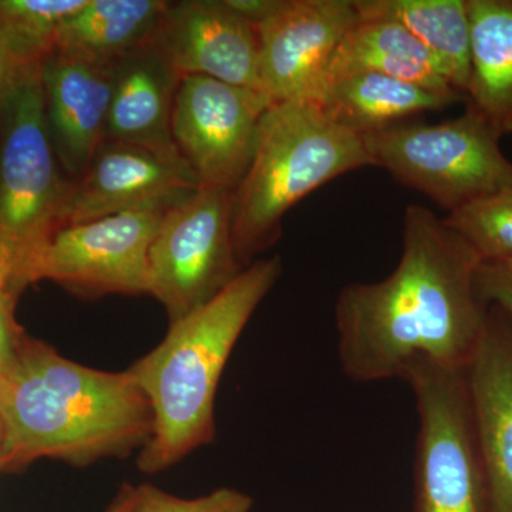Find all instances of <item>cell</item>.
<instances>
[{
    "label": "cell",
    "instance_id": "6da1fadb",
    "mask_svg": "<svg viewBox=\"0 0 512 512\" xmlns=\"http://www.w3.org/2000/svg\"><path fill=\"white\" fill-rule=\"evenodd\" d=\"M481 262L444 218L409 205L392 274L346 285L336 299L343 375L369 384L402 380L416 363L466 370L488 320L477 288Z\"/></svg>",
    "mask_w": 512,
    "mask_h": 512
},
{
    "label": "cell",
    "instance_id": "7a4b0ae2",
    "mask_svg": "<svg viewBox=\"0 0 512 512\" xmlns=\"http://www.w3.org/2000/svg\"><path fill=\"white\" fill-rule=\"evenodd\" d=\"M0 470L57 458L86 466L143 448L153 410L130 372H104L66 359L26 336L0 375Z\"/></svg>",
    "mask_w": 512,
    "mask_h": 512
},
{
    "label": "cell",
    "instance_id": "3957f363",
    "mask_svg": "<svg viewBox=\"0 0 512 512\" xmlns=\"http://www.w3.org/2000/svg\"><path fill=\"white\" fill-rule=\"evenodd\" d=\"M282 274L279 256L256 259L210 302L170 323L156 349L134 363L153 410L138 467L154 474L215 439V397L239 336Z\"/></svg>",
    "mask_w": 512,
    "mask_h": 512
},
{
    "label": "cell",
    "instance_id": "277c9868",
    "mask_svg": "<svg viewBox=\"0 0 512 512\" xmlns=\"http://www.w3.org/2000/svg\"><path fill=\"white\" fill-rule=\"evenodd\" d=\"M373 167L362 136L340 126L313 99L272 103L254 156L235 190V252L244 268L274 245L282 220L303 198L335 178Z\"/></svg>",
    "mask_w": 512,
    "mask_h": 512
},
{
    "label": "cell",
    "instance_id": "5b68a950",
    "mask_svg": "<svg viewBox=\"0 0 512 512\" xmlns=\"http://www.w3.org/2000/svg\"><path fill=\"white\" fill-rule=\"evenodd\" d=\"M501 137L471 106L443 123L409 120L362 136L373 167L448 214L512 184V163L501 150Z\"/></svg>",
    "mask_w": 512,
    "mask_h": 512
},
{
    "label": "cell",
    "instance_id": "8992f818",
    "mask_svg": "<svg viewBox=\"0 0 512 512\" xmlns=\"http://www.w3.org/2000/svg\"><path fill=\"white\" fill-rule=\"evenodd\" d=\"M60 165L37 64L0 104V238L18 256L25 288L36 256L62 227L73 180Z\"/></svg>",
    "mask_w": 512,
    "mask_h": 512
},
{
    "label": "cell",
    "instance_id": "52a82bcc",
    "mask_svg": "<svg viewBox=\"0 0 512 512\" xmlns=\"http://www.w3.org/2000/svg\"><path fill=\"white\" fill-rule=\"evenodd\" d=\"M402 380L419 419L414 512H487L466 370L416 363Z\"/></svg>",
    "mask_w": 512,
    "mask_h": 512
},
{
    "label": "cell",
    "instance_id": "ba28073f",
    "mask_svg": "<svg viewBox=\"0 0 512 512\" xmlns=\"http://www.w3.org/2000/svg\"><path fill=\"white\" fill-rule=\"evenodd\" d=\"M235 191L200 187L164 212L148 255V295L170 323L214 299L242 271L232 237Z\"/></svg>",
    "mask_w": 512,
    "mask_h": 512
},
{
    "label": "cell",
    "instance_id": "9c48e42d",
    "mask_svg": "<svg viewBox=\"0 0 512 512\" xmlns=\"http://www.w3.org/2000/svg\"><path fill=\"white\" fill-rule=\"evenodd\" d=\"M165 211L144 208L64 225L36 256L30 285L52 281L86 298L148 293V255Z\"/></svg>",
    "mask_w": 512,
    "mask_h": 512
},
{
    "label": "cell",
    "instance_id": "30bf717a",
    "mask_svg": "<svg viewBox=\"0 0 512 512\" xmlns=\"http://www.w3.org/2000/svg\"><path fill=\"white\" fill-rule=\"evenodd\" d=\"M271 104L258 90L210 77H181L171 134L201 187L237 190L254 156L259 123Z\"/></svg>",
    "mask_w": 512,
    "mask_h": 512
},
{
    "label": "cell",
    "instance_id": "8fae6325",
    "mask_svg": "<svg viewBox=\"0 0 512 512\" xmlns=\"http://www.w3.org/2000/svg\"><path fill=\"white\" fill-rule=\"evenodd\" d=\"M357 20L355 0H279L256 26L261 92L272 103L311 99Z\"/></svg>",
    "mask_w": 512,
    "mask_h": 512
},
{
    "label": "cell",
    "instance_id": "7c38bea8",
    "mask_svg": "<svg viewBox=\"0 0 512 512\" xmlns=\"http://www.w3.org/2000/svg\"><path fill=\"white\" fill-rule=\"evenodd\" d=\"M200 187L177 148L104 141L86 171L73 180L62 227L121 212L168 208Z\"/></svg>",
    "mask_w": 512,
    "mask_h": 512
},
{
    "label": "cell",
    "instance_id": "4fadbf2b",
    "mask_svg": "<svg viewBox=\"0 0 512 512\" xmlns=\"http://www.w3.org/2000/svg\"><path fill=\"white\" fill-rule=\"evenodd\" d=\"M151 43L180 77L261 92L258 29L224 0L168 3Z\"/></svg>",
    "mask_w": 512,
    "mask_h": 512
},
{
    "label": "cell",
    "instance_id": "5bb4252c",
    "mask_svg": "<svg viewBox=\"0 0 512 512\" xmlns=\"http://www.w3.org/2000/svg\"><path fill=\"white\" fill-rule=\"evenodd\" d=\"M466 377L487 512H512V326L494 306Z\"/></svg>",
    "mask_w": 512,
    "mask_h": 512
},
{
    "label": "cell",
    "instance_id": "9a60e30c",
    "mask_svg": "<svg viewBox=\"0 0 512 512\" xmlns=\"http://www.w3.org/2000/svg\"><path fill=\"white\" fill-rule=\"evenodd\" d=\"M116 63L53 52L40 63L47 126L64 170L73 180L104 143Z\"/></svg>",
    "mask_w": 512,
    "mask_h": 512
},
{
    "label": "cell",
    "instance_id": "2e32d148",
    "mask_svg": "<svg viewBox=\"0 0 512 512\" xmlns=\"http://www.w3.org/2000/svg\"><path fill=\"white\" fill-rule=\"evenodd\" d=\"M180 80L153 43L121 57L114 72L104 141L177 148L171 114Z\"/></svg>",
    "mask_w": 512,
    "mask_h": 512
},
{
    "label": "cell",
    "instance_id": "e0dca14e",
    "mask_svg": "<svg viewBox=\"0 0 512 512\" xmlns=\"http://www.w3.org/2000/svg\"><path fill=\"white\" fill-rule=\"evenodd\" d=\"M311 99L318 101L340 126L365 136L409 121L426 111L446 109L463 97L366 72L329 80Z\"/></svg>",
    "mask_w": 512,
    "mask_h": 512
},
{
    "label": "cell",
    "instance_id": "ac0fdd59",
    "mask_svg": "<svg viewBox=\"0 0 512 512\" xmlns=\"http://www.w3.org/2000/svg\"><path fill=\"white\" fill-rule=\"evenodd\" d=\"M366 72L384 74L464 99L448 82L429 49L409 30L389 20L359 18L336 50L320 87L346 74Z\"/></svg>",
    "mask_w": 512,
    "mask_h": 512
},
{
    "label": "cell",
    "instance_id": "d6986e66",
    "mask_svg": "<svg viewBox=\"0 0 512 512\" xmlns=\"http://www.w3.org/2000/svg\"><path fill=\"white\" fill-rule=\"evenodd\" d=\"M471 29L468 106L512 133V0H467Z\"/></svg>",
    "mask_w": 512,
    "mask_h": 512
},
{
    "label": "cell",
    "instance_id": "ffe728a7",
    "mask_svg": "<svg viewBox=\"0 0 512 512\" xmlns=\"http://www.w3.org/2000/svg\"><path fill=\"white\" fill-rule=\"evenodd\" d=\"M168 3L164 0H86L64 23L55 52L117 63L153 42Z\"/></svg>",
    "mask_w": 512,
    "mask_h": 512
},
{
    "label": "cell",
    "instance_id": "44dd1931",
    "mask_svg": "<svg viewBox=\"0 0 512 512\" xmlns=\"http://www.w3.org/2000/svg\"><path fill=\"white\" fill-rule=\"evenodd\" d=\"M355 6L360 19L389 20L409 30L466 99L471 77L467 0H355Z\"/></svg>",
    "mask_w": 512,
    "mask_h": 512
},
{
    "label": "cell",
    "instance_id": "7402d4cb",
    "mask_svg": "<svg viewBox=\"0 0 512 512\" xmlns=\"http://www.w3.org/2000/svg\"><path fill=\"white\" fill-rule=\"evenodd\" d=\"M86 0H0V42L22 66L52 55L66 20Z\"/></svg>",
    "mask_w": 512,
    "mask_h": 512
},
{
    "label": "cell",
    "instance_id": "603a6c76",
    "mask_svg": "<svg viewBox=\"0 0 512 512\" xmlns=\"http://www.w3.org/2000/svg\"><path fill=\"white\" fill-rule=\"evenodd\" d=\"M444 220L466 239L481 261H512V184L451 212Z\"/></svg>",
    "mask_w": 512,
    "mask_h": 512
},
{
    "label": "cell",
    "instance_id": "cb8c5ba5",
    "mask_svg": "<svg viewBox=\"0 0 512 512\" xmlns=\"http://www.w3.org/2000/svg\"><path fill=\"white\" fill-rule=\"evenodd\" d=\"M254 500L235 488H218L197 498H180L151 484L137 485L131 512H252Z\"/></svg>",
    "mask_w": 512,
    "mask_h": 512
},
{
    "label": "cell",
    "instance_id": "d4e9b609",
    "mask_svg": "<svg viewBox=\"0 0 512 512\" xmlns=\"http://www.w3.org/2000/svg\"><path fill=\"white\" fill-rule=\"evenodd\" d=\"M477 288L485 305L491 303L512 326V266L504 262H481Z\"/></svg>",
    "mask_w": 512,
    "mask_h": 512
},
{
    "label": "cell",
    "instance_id": "484cf974",
    "mask_svg": "<svg viewBox=\"0 0 512 512\" xmlns=\"http://www.w3.org/2000/svg\"><path fill=\"white\" fill-rule=\"evenodd\" d=\"M15 306L12 299H0V375L12 365L26 339L16 322Z\"/></svg>",
    "mask_w": 512,
    "mask_h": 512
},
{
    "label": "cell",
    "instance_id": "4316f807",
    "mask_svg": "<svg viewBox=\"0 0 512 512\" xmlns=\"http://www.w3.org/2000/svg\"><path fill=\"white\" fill-rule=\"evenodd\" d=\"M18 256L5 239L0 238V299L18 302L25 291Z\"/></svg>",
    "mask_w": 512,
    "mask_h": 512
},
{
    "label": "cell",
    "instance_id": "83f0119b",
    "mask_svg": "<svg viewBox=\"0 0 512 512\" xmlns=\"http://www.w3.org/2000/svg\"><path fill=\"white\" fill-rule=\"evenodd\" d=\"M33 67V66H32ZM30 67L22 66L0 42V104L13 92Z\"/></svg>",
    "mask_w": 512,
    "mask_h": 512
},
{
    "label": "cell",
    "instance_id": "f1b7e54d",
    "mask_svg": "<svg viewBox=\"0 0 512 512\" xmlns=\"http://www.w3.org/2000/svg\"><path fill=\"white\" fill-rule=\"evenodd\" d=\"M224 2L242 18L258 26L274 12L279 0H224Z\"/></svg>",
    "mask_w": 512,
    "mask_h": 512
},
{
    "label": "cell",
    "instance_id": "f546056e",
    "mask_svg": "<svg viewBox=\"0 0 512 512\" xmlns=\"http://www.w3.org/2000/svg\"><path fill=\"white\" fill-rule=\"evenodd\" d=\"M134 485H123L119 494L114 497L113 503L107 508L106 512H131L134 501Z\"/></svg>",
    "mask_w": 512,
    "mask_h": 512
},
{
    "label": "cell",
    "instance_id": "4dcf8cb0",
    "mask_svg": "<svg viewBox=\"0 0 512 512\" xmlns=\"http://www.w3.org/2000/svg\"><path fill=\"white\" fill-rule=\"evenodd\" d=\"M0 447H2V423H0Z\"/></svg>",
    "mask_w": 512,
    "mask_h": 512
},
{
    "label": "cell",
    "instance_id": "1f68e13d",
    "mask_svg": "<svg viewBox=\"0 0 512 512\" xmlns=\"http://www.w3.org/2000/svg\"><path fill=\"white\" fill-rule=\"evenodd\" d=\"M504 264H508L512 266V261L504 262Z\"/></svg>",
    "mask_w": 512,
    "mask_h": 512
}]
</instances>
